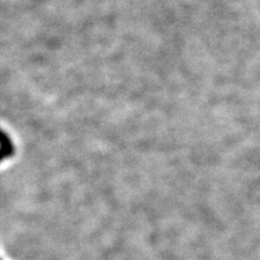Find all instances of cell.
Listing matches in <instances>:
<instances>
[{
  "label": "cell",
  "mask_w": 260,
  "mask_h": 260,
  "mask_svg": "<svg viewBox=\"0 0 260 260\" xmlns=\"http://www.w3.org/2000/svg\"><path fill=\"white\" fill-rule=\"evenodd\" d=\"M15 154L14 144L11 138L3 129H0V162L7 158H11Z\"/></svg>",
  "instance_id": "obj_1"
},
{
  "label": "cell",
  "mask_w": 260,
  "mask_h": 260,
  "mask_svg": "<svg viewBox=\"0 0 260 260\" xmlns=\"http://www.w3.org/2000/svg\"><path fill=\"white\" fill-rule=\"evenodd\" d=\"M0 260H2V259H0Z\"/></svg>",
  "instance_id": "obj_2"
}]
</instances>
